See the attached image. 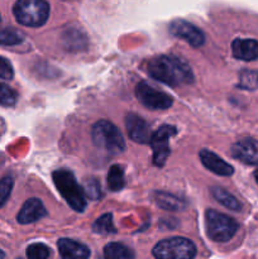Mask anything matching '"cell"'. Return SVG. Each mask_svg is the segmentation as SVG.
Listing matches in <instances>:
<instances>
[{
	"label": "cell",
	"instance_id": "9c48e42d",
	"mask_svg": "<svg viewBox=\"0 0 258 259\" xmlns=\"http://www.w3.org/2000/svg\"><path fill=\"white\" fill-rule=\"evenodd\" d=\"M169 32L177 38H181V39L186 40L189 45H191L192 47H200V46L204 45L205 42V35L202 33V30H200L199 28L195 27L191 23L186 22V20L182 19H176L169 24Z\"/></svg>",
	"mask_w": 258,
	"mask_h": 259
},
{
	"label": "cell",
	"instance_id": "6da1fadb",
	"mask_svg": "<svg viewBox=\"0 0 258 259\" xmlns=\"http://www.w3.org/2000/svg\"><path fill=\"white\" fill-rule=\"evenodd\" d=\"M148 73L154 80L172 88L189 85L194 81L190 66L176 56H158L149 61Z\"/></svg>",
	"mask_w": 258,
	"mask_h": 259
},
{
	"label": "cell",
	"instance_id": "ac0fdd59",
	"mask_svg": "<svg viewBox=\"0 0 258 259\" xmlns=\"http://www.w3.org/2000/svg\"><path fill=\"white\" fill-rule=\"evenodd\" d=\"M125 185V177H124L123 167L119 164H114L110 167L108 174V186L111 191H119Z\"/></svg>",
	"mask_w": 258,
	"mask_h": 259
},
{
	"label": "cell",
	"instance_id": "d4e9b609",
	"mask_svg": "<svg viewBox=\"0 0 258 259\" xmlns=\"http://www.w3.org/2000/svg\"><path fill=\"white\" fill-rule=\"evenodd\" d=\"M83 192H85L86 196L90 197L91 200L100 199L101 190L99 181H96L95 179L86 180L85 184H83Z\"/></svg>",
	"mask_w": 258,
	"mask_h": 259
},
{
	"label": "cell",
	"instance_id": "f546056e",
	"mask_svg": "<svg viewBox=\"0 0 258 259\" xmlns=\"http://www.w3.org/2000/svg\"><path fill=\"white\" fill-rule=\"evenodd\" d=\"M0 20H2V19H0Z\"/></svg>",
	"mask_w": 258,
	"mask_h": 259
},
{
	"label": "cell",
	"instance_id": "8fae6325",
	"mask_svg": "<svg viewBox=\"0 0 258 259\" xmlns=\"http://www.w3.org/2000/svg\"><path fill=\"white\" fill-rule=\"evenodd\" d=\"M125 126L132 141L137 143H149L151 141V131L147 121L136 114H128L125 118Z\"/></svg>",
	"mask_w": 258,
	"mask_h": 259
},
{
	"label": "cell",
	"instance_id": "3957f363",
	"mask_svg": "<svg viewBox=\"0 0 258 259\" xmlns=\"http://www.w3.org/2000/svg\"><path fill=\"white\" fill-rule=\"evenodd\" d=\"M17 22L27 27H42L48 20L50 5L45 0H17L13 7Z\"/></svg>",
	"mask_w": 258,
	"mask_h": 259
},
{
	"label": "cell",
	"instance_id": "30bf717a",
	"mask_svg": "<svg viewBox=\"0 0 258 259\" xmlns=\"http://www.w3.org/2000/svg\"><path fill=\"white\" fill-rule=\"evenodd\" d=\"M230 153L238 161L245 164H258V141L244 138L233 144Z\"/></svg>",
	"mask_w": 258,
	"mask_h": 259
},
{
	"label": "cell",
	"instance_id": "7a4b0ae2",
	"mask_svg": "<svg viewBox=\"0 0 258 259\" xmlns=\"http://www.w3.org/2000/svg\"><path fill=\"white\" fill-rule=\"evenodd\" d=\"M53 182H55L61 196L75 211L82 212L85 210L86 195L82 187L78 186L72 172L67 171V169H57L56 172H53Z\"/></svg>",
	"mask_w": 258,
	"mask_h": 259
},
{
	"label": "cell",
	"instance_id": "603a6c76",
	"mask_svg": "<svg viewBox=\"0 0 258 259\" xmlns=\"http://www.w3.org/2000/svg\"><path fill=\"white\" fill-rule=\"evenodd\" d=\"M50 255V248L42 243H34L27 248V257L30 259H47Z\"/></svg>",
	"mask_w": 258,
	"mask_h": 259
},
{
	"label": "cell",
	"instance_id": "d6986e66",
	"mask_svg": "<svg viewBox=\"0 0 258 259\" xmlns=\"http://www.w3.org/2000/svg\"><path fill=\"white\" fill-rule=\"evenodd\" d=\"M154 201L158 206L163 207L164 210H181L184 204L180 199L172 196V195L163 194V192H157L154 196Z\"/></svg>",
	"mask_w": 258,
	"mask_h": 259
},
{
	"label": "cell",
	"instance_id": "8992f818",
	"mask_svg": "<svg viewBox=\"0 0 258 259\" xmlns=\"http://www.w3.org/2000/svg\"><path fill=\"white\" fill-rule=\"evenodd\" d=\"M153 255L158 259H191L196 255V247L186 238H169L154 245Z\"/></svg>",
	"mask_w": 258,
	"mask_h": 259
},
{
	"label": "cell",
	"instance_id": "484cf974",
	"mask_svg": "<svg viewBox=\"0 0 258 259\" xmlns=\"http://www.w3.org/2000/svg\"><path fill=\"white\" fill-rule=\"evenodd\" d=\"M240 86L243 89H257L258 75L255 72L245 71L240 75Z\"/></svg>",
	"mask_w": 258,
	"mask_h": 259
},
{
	"label": "cell",
	"instance_id": "4fadbf2b",
	"mask_svg": "<svg viewBox=\"0 0 258 259\" xmlns=\"http://www.w3.org/2000/svg\"><path fill=\"white\" fill-rule=\"evenodd\" d=\"M46 215H47V211H46L42 201L33 197L24 202L19 214L17 215V220L19 224H32V223L40 220Z\"/></svg>",
	"mask_w": 258,
	"mask_h": 259
},
{
	"label": "cell",
	"instance_id": "5bb4252c",
	"mask_svg": "<svg viewBox=\"0 0 258 259\" xmlns=\"http://www.w3.org/2000/svg\"><path fill=\"white\" fill-rule=\"evenodd\" d=\"M57 248L62 258L85 259L90 257V249L85 244L68 238H62L58 240Z\"/></svg>",
	"mask_w": 258,
	"mask_h": 259
},
{
	"label": "cell",
	"instance_id": "cb8c5ba5",
	"mask_svg": "<svg viewBox=\"0 0 258 259\" xmlns=\"http://www.w3.org/2000/svg\"><path fill=\"white\" fill-rule=\"evenodd\" d=\"M13 186H14V181L12 177H3L0 180V207L4 206L5 202L9 199Z\"/></svg>",
	"mask_w": 258,
	"mask_h": 259
},
{
	"label": "cell",
	"instance_id": "277c9868",
	"mask_svg": "<svg viewBox=\"0 0 258 259\" xmlns=\"http://www.w3.org/2000/svg\"><path fill=\"white\" fill-rule=\"evenodd\" d=\"M93 141L98 148L109 153H120L125 148V142L113 123L108 120H99L93 126Z\"/></svg>",
	"mask_w": 258,
	"mask_h": 259
},
{
	"label": "cell",
	"instance_id": "83f0119b",
	"mask_svg": "<svg viewBox=\"0 0 258 259\" xmlns=\"http://www.w3.org/2000/svg\"><path fill=\"white\" fill-rule=\"evenodd\" d=\"M254 177H255V181H257V184H258V168H257V171H255Z\"/></svg>",
	"mask_w": 258,
	"mask_h": 259
},
{
	"label": "cell",
	"instance_id": "ffe728a7",
	"mask_svg": "<svg viewBox=\"0 0 258 259\" xmlns=\"http://www.w3.org/2000/svg\"><path fill=\"white\" fill-rule=\"evenodd\" d=\"M24 35L14 28H0V45L14 46L23 42Z\"/></svg>",
	"mask_w": 258,
	"mask_h": 259
},
{
	"label": "cell",
	"instance_id": "7402d4cb",
	"mask_svg": "<svg viewBox=\"0 0 258 259\" xmlns=\"http://www.w3.org/2000/svg\"><path fill=\"white\" fill-rule=\"evenodd\" d=\"M17 93L12 88L0 82V105L7 106V108L14 106L17 103Z\"/></svg>",
	"mask_w": 258,
	"mask_h": 259
},
{
	"label": "cell",
	"instance_id": "9a60e30c",
	"mask_svg": "<svg viewBox=\"0 0 258 259\" xmlns=\"http://www.w3.org/2000/svg\"><path fill=\"white\" fill-rule=\"evenodd\" d=\"M232 52L237 60L254 61L258 58V40L257 39H242L237 38L233 40Z\"/></svg>",
	"mask_w": 258,
	"mask_h": 259
},
{
	"label": "cell",
	"instance_id": "ba28073f",
	"mask_svg": "<svg viewBox=\"0 0 258 259\" xmlns=\"http://www.w3.org/2000/svg\"><path fill=\"white\" fill-rule=\"evenodd\" d=\"M177 133L176 128L172 125H162L151 136L152 148H153V163L157 167H162L166 163L169 156V138Z\"/></svg>",
	"mask_w": 258,
	"mask_h": 259
},
{
	"label": "cell",
	"instance_id": "5b68a950",
	"mask_svg": "<svg viewBox=\"0 0 258 259\" xmlns=\"http://www.w3.org/2000/svg\"><path fill=\"white\" fill-rule=\"evenodd\" d=\"M205 228L207 237L218 243H224L232 239L238 230V224L228 215L215 210L205 212Z\"/></svg>",
	"mask_w": 258,
	"mask_h": 259
},
{
	"label": "cell",
	"instance_id": "2e32d148",
	"mask_svg": "<svg viewBox=\"0 0 258 259\" xmlns=\"http://www.w3.org/2000/svg\"><path fill=\"white\" fill-rule=\"evenodd\" d=\"M104 257L108 259H129L134 257V253L120 243H109L104 248Z\"/></svg>",
	"mask_w": 258,
	"mask_h": 259
},
{
	"label": "cell",
	"instance_id": "4316f807",
	"mask_svg": "<svg viewBox=\"0 0 258 259\" xmlns=\"http://www.w3.org/2000/svg\"><path fill=\"white\" fill-rule=\"evenodd\" d=\"M14 76V70L8 60L0 56V78L3 80H12Z\"/></svg>",
	"mask_w": 258,
	"mask_h": 259
},
{
	"label": "cell",
	"instance_id": "44dd1931",
	"mask_svg": "<svg viewBox=\"0 0 258 259\" xmlns=\"http://www.w3.org/2000/svg\"><path fill=\"white\" fill-rule=\"evenodd\" d=\"M94 232L100 234H109V233H116L113 224V217L111 214H105L99 218L94 224Z\"/></svg>",
	"mask_w": 258,
	"mask_h": 259
},
{
	"label": "cell",
	"instance_id": "52a82bcc",
	"mask_svg": "<svg viewBox=\"0 0 258 259\" xmlns=\"http://www.w3.org/2000/svg\"><path fill=\"white\" fill-rule=\"evenodd\" d=\"M136 96L146 108L152 109V110H164V109L171 108V105L174 104L171 96L156 90L153 86L144 81L137 85Z\"/></svg>",
	"mask_w": 258,
	"mask_h": 259
},
{
	"label": "cell",
	"instance_id": "e0dca14e",
	"mask_svg": "<svg viewBox=\"0 0 258 259\" xmlns=\"http://www.w3.org/2000/svg\"><path fill=\"white\" fill-rule=\"evenodd\" d=\"M211 194L218 202H220L223 206L228 207V209L234 210V211H239L240 207H242L240 202L238 201L233 195H230L229 192H227L224 189H222V187H214V189L211 190Z\"/></svg>",
	"mask_w": 258,
	"mask_h": 259
},
{
	"label": "cell",
	"instance_id": "7c38bea8",
	"mask_svg": "<svg viewBox=\"0 0 258 259\" xmlns=\"http://www.w3.org/2000/svg\"><path fill=\"white\" fill-rule=\"evenodd\" d=\"M199 156L201 163L212 174L219 175V176H232L234 174L233 167L229 163H227L224 159L220 158L219 156H217L214 152L209 151V149H201Z\"/></svg>",
	"mask_w": 258,
	"mask_h": 259
},
{
	"label": "cell",
	"instance_id": "f1b7e54d",
	"mask_svg": "<svg viewBox=\"0 0 258 259\" xmlns=\"http://www.w3.org/2000/svg\"><path fill=\"white\" fill-rule=\"evenodd\" d=\"M5 257V254H4V252H3L2 249H0V258H4Z\"/></svg>",
	"mask_w": 258,
	"mask_h": 259
}]
</instances>
